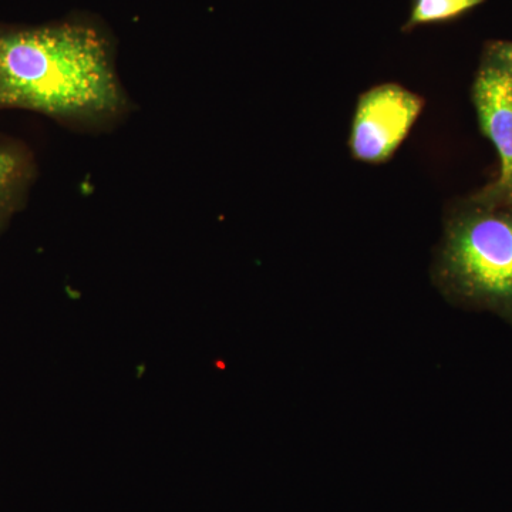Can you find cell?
Returning <instances> with one entry per match:
<instances>
[{
  "mask_svg": "<svg viewBox=\"0 0 512 512\" xmlns=\"http://www.w3.org/2000/svg\"><path fill=\"white\" fill-rule=\"evenodd\" d=\"M42 114L80 134L123 126L136 103L121 82L116 46L83 19L0 28V109Z\"/></svg>",
  "mask_w": 512,
  "mask_h": 512,
  "instance_id": "6da1fadb",
  "label": "cell"
},
{
  "mask_svg": "<svg viewBox=\"0 0 512 512\" xmlns=\"http://www.w3.org/2000/svg\"><path fill=\"white\" fill-rule=\"evenodd\" d=\"M433 282L454 305L490 311L512 323V207L476 195L451 208Z\"/></svg>",
  "mask_w": 512,
  "mask_h": 512,
  "instance_id": "7a4b0ae2",
  "label": "cell"
},
{
  "mask_svg": "<svg viewBox=\"0 0 512 512\" xmlns=\"http://www.w3.org/2000/svg\"><path fill=\"white\" fill-rule=\"evenodd\" d=\"M424 100L400 84L384 83L359 97L349 147L356 160L382 164L394 156L423 110Z\"/></svg>",
  "mask_w": 512,
  "mask_h": 512,
  "instance_id": "3957f363",
  "label": "cell"
},
{
  "mask_svg": "<svg viewBox=\"0 0 512 512\" xmlns=\"http://www.w3.org/2000/svg\"><path fill=\"white\" fill-rule=\"evenodd\" d=\"M471 94L481 131L493 143L501 164L497 180L474 195L488 204L512 207V77L483 59Z\"/></svg>",
  "mask_w": 512,
  "mask_h": 512,
  "instance_id": "277c9868",
  "label": "cell"
},
{
  "mask_svg": "<svg viewBox=\"0 0 512 512\" xmlns=\"http://www.w3.org/2000/svg\"><path fill=\"white\" fill-rule=\"evenodd\" d=\"M35 171L32 154L22 144L0 140V225L25 200Z\"/></svg>",
  "mask_w": 512,
  "mask_h": 512,
  "instance_id": "5b68a950",
  "label": "cell"
},
{
  "mask_svg": "<svg viewBox=\"0 0 512 512\" xmlns=\"http://www.w3.org/2000/svg\"><path fill=\"white\" fill-rule=\"evenodd\" d=\"M483 2L484 0H414L412 13L404 30L456 19Z\"/></svg>",
  "mask_w": 512,
  "mask_h": 512,
  "instance_id": "8992f818",
  "label": "cell"
},
{
  "mask_svg": "<svg viewBox=\"0 0 512 512\" xmlns=\"http://www.w3.org/2000/svg\"><path fill=\"white\" fill-rule=\"evenodd\" d=\"M484 59L504 69L512 77V42H493L487 46Z\"/></svg>",
  "mask_w": 512,
  "mask_h": 512,
  "instance_id": "52a82bcc",
  "label": "cell"
}]
</instances>
